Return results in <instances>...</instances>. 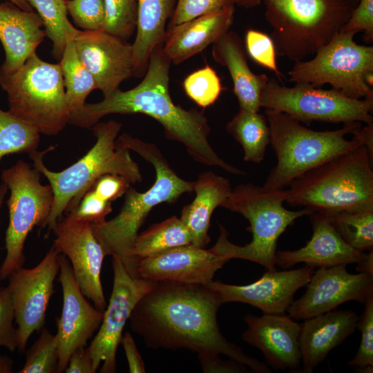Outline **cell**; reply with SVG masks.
Masks as SVG:
<instances>
[{"label":"cell","instance_id":"obj_41","mask_svg":"<svg viewBox=\"0 0 373 373\" xmlns=\"http://www.w3.org/2000/svg\"><path fill=\"white\" fill-rule=\"evenodd\" d=\"M112 210L111 202L104 199L90 188L84 193L77 205L66 213L76 220L93 225L105 221L106 216Z\"/></svg>","mask_w":373,"mask_h":373},{"label":"cell","instance_id":"obj_19","mask_svg":"<svg viewBox=\"0 0 373 373\" xmlns=\"http://www.w3.org/2000/svg\"><path fill=\"white\" fill-rule=\"evenodd\" d=\"M315 268L267 270L262 277L249 285H234L211 280L207 285L220 296L223 304L239 302L260 309L263 314H283L287 311L297 290L306 286Z\"/></svg>","mask_w":373,"mask_h":373},{"label":"cell","instance_id":"obj_4","mask_svg":"<svg viewBox=\"0 0 373 373\" xmlns=\"http://www.w3.org/2000/svg\"><path fill=\"white\" fill-rule=\"evenodd\" d=\"M116 143L135 151L151 163L155 171V180L144 192L130 186L124 194L119 213L111 220L91 226L106 256L119 258L129 274L137 277V263L131 251L141 226L156 205L175 202L182 194L193 192L194 181L181 178L154 144L127 133L117 137Z\"/></svg>","mask_w":373,"mask_h":373},{"label":"cell","instance_id":"obj_15","mask_svg":"<svg viewBox=\"0 0 373 373\" xmlns=\"http://www.w3.org/2000/svg\"><path fill=\"white\" fill-rule=\"evenodd\" d=\"M52 231L55 234L52 247L68 258L81 291L104 312L107 305L100 276L106 254L91 224L66 213Z\"/></svg>","mask_w":373,"mask_h":373},{"label":"cell","instance_id":"obj_46","mask_svg":"<svg viewBox=\"0 0 373 373\" xmlns=\"http://www.w3.org/2000/svg\"><path fill=\"white\" fill-rule=\"evenodd\" d=\"M220 354L198 355L202 371L205 373H242L248 372L246 365L229 358L224 361L219 357Z\"/></svg>","mask_w":373,"mask_h":373},{"label":"cell","instance_id":"obj_37","mask_svg":"<svg viewBox=\"0 0 373 373\" xmlns=\"http://www.w3.org/2000/svg\"><path fill=\"white\" fill-rule=\"evenodd\" d=\"M106 21L104 31L124 40L135 32L137 24V0H104Z\"/></svg>","mask_w":373,"mask_h":373},{"label":"cell","instance_id":"obj_24","mask_svg":"<svg viewBox=\"0 0 373 373\" xmlns=\"http://www.w3.org/2000/svg\"><path fill=\"white\" fill-rule=\"evenodd\" d=\"M234 12L231 5L167 28L162 45L165 55L179 64L200 53L229 30Z\"/></svg>","mask_w":373,"mask_h":373},{"label":"cell","instance_id":"obj_28","mask_svg":"<svg viewBox=\"0 0 373 373\" xmlns=\"http://www.w3.org/2000/svg\"><path fill=\"white\" fill-rule=\"evenodd\" d=\"M173 0H137L136 36L133 46L134 76H144L153 51L163 45Z\"/></svg>","mask_w":373,"mask_h":373},{"label":"cell","instance_id":"obj_52","mask_svg":"<svg viewBox=\"0 0 373 373\" xmlns=\"http://www.w3.org/2000/svg\"><path fill=\"white\" fill-rule=\"evenodd\" d=\"M9 1L13 3L21 9L26 11H33V8L29 3L28 0H8Z\"/></svg>","mask_w":373,"mask_h":373},{"label":"cell","instance_id":"obj_26","mask_svg":"<svg viewBox=\"0 0 373 373\" xmlns=\"http://www.w3.org/2000/svg\"><path fill=\"white\" fill-rule=\"evenodd\" d=\"M212 45L213 59L229 72L240 109L259 112L261 93L269 77L265 74L256 75L251 70L239 35L229 30Z\"/></svg>","mask_w":373,"mask_h":373},{"label":"cell","instance_id":"obj_3","mask_svg":"<svg viewBox=\"0 0 373 373\" xmlns=\"http://www.w3.org/2000/svg\"><path fill=\"white\" fill-rule=\"evenodd\" d=\"M269 128V144L277 162L262 185L285 189L296 178L325 161L365 145L373 153V124H345L333 131H314L286 113L265 109Z\"/></svg>","mask_w":373,"mask_h":373},{"label":"cell","instance_id":"obj_10","mask_svg":"<svg viewBox=\"0 0 373 373\" xmlns=\"http://www.w3.org/2000/svg\"><path fill=\"white\" fill-rule=\"evenodd\" d=\"M41 174L35 166L18 160L3 170L1 178L10 191L7 200L9 222L6 231V257L0 267L3 280L25 262L23 249L26 238L35 226L43 227L53 202L50 184L40 182Z\"/></svg>","mask_w":373,"mask_h":373},{"label":"cell","instance_id":"obj_13","mask_svg":"<svg viewBox=\"0 0 373 373\" xmlns=\"http://www.w3.org/2000/svg\"><path fill=\"white\" fill-rule=\"evenodd\" d=\"M113 285L109 303L104 311L98 332L86 348L97 371L114 373L116 353L124 326L140 300L157 283L129 274L121 260L113 256Z\"/></svg>","mask_w":373,"mask_h":373},{"label":"cell","instance_id":"obj_51","mask_svg":"<svg viewBox=\"0 0 373 373\" xmlns=\"http://www.w3.org/2000/svg\"><path fill=\"white\" fill-rule=\"evenodd\" d=\"M262 1V0H238L237 5L245 8H252L260 5Z\"/></svg>","mask_w":373,"mask_h":373},{"label":"cell","instance_id":"obj_22","mask_svg":"<svg viewBox=\"0 0 373 373\" xmlns=\"http://www.w3.org/2000/svg\"><path fill=\"white\" fill-rule=\"evenodd\" d=\"M309 216L313 229L311 239L302 248L276 251V265L283 269L303 262L313 267H331L361 263L367 254L348 245L325 215L312 212Z\"/></svg>","mask_w":373,"mask_h":373},{"label":"cell","instance_id":"obj_31","mask_svg":"<svg viewBox=\"0 0 373 373\" xmlns=\"http://www.w3.org/2000/svg\"><path fill=\"white\" fill-rule=\"evenodd\" d=\"M188 245H192L189 230L180 218L173 216L138 233L131 255L137 263L140 259Z\"/></svg>","mask_w":373,"mask_h":373},{"label":"cell","instance_id":"obj_12","mask_svg":"<svg viewBox=\"0 0 373 373\" xmlns=\"http://www.w3.org/2000/svg\"><path fill=\"white\" fill-rule=\"evenodd\" d=\"M260 107L286 113L306 124L319 121L373 124V98L352 99L335 90L308 84L287 87L274 78L269 79L261 93Z\"/></svg>","mask_w":373,"mask_h":373},{"label":"cell","instance_id":"obj_50","mask_svg":"<svg viewBox=\"0 0 373 373\" xmlns=\"http://www.w3.org/2000/svg\"><path fill=\"white\" fill-rule=\"evenodd\" d=\"M12 372V360L8 356L0 355V373H10Z\"/></svg>","mask_w":373,"mask_h":373},{"label":"cell","instance_id":"obj_2","mask_svg":"<svg viewBox=\"0 0 373 373\" xmlns=\"http://www.w3.org/2000/svg\"><path fill=\"white\" fill-rule=\"evenodd\" d=\"M171 62L162 45L152 52L142 81L128 90L116 89L104 99L86 104L69 124L90 128L111 114H143L158 122L166 137L184 145L197 162L217 166L235 175L246 173L223 160L209 143L210 126L202 111L176 105L169 92Z\"/></svg>","mask_w":373,"mask_h":373},{"label":"cell","instance_id":"obj_29","mask_svg":"<svg viewBox=\"0 0 373 373\" xmlns=\"http://www.w3.org/2000/svg\"><path fill=\"white\" fill-rule=\"evenodd\" d=\"M75 36L68 37L59 61L70 113V121L80 113L88 95L97 89L94 78L77 53Z\"/></svg>","mask_w":373,"mask_h":373},{"label":"cell","instance_id":"obj_33","mask_svg":"<svg viewBox=\"0 0 373 373\" xmlns=\"http://www.w3.org/2000/svg\"><path fill=\"white\" fill-rule=\"evenodd\" d=\"M40 133L9 111L0 109V160L16 153L37 151Z\"/></svg>","mask_w":373,"mask_h":373},{"label":"cell","instance_id":"obj_43","mask_svg":"<svg viewBox=\"0 0 373 373\" xmlns=\"http://www.w3.org/2000/svg\"><path fill=\"white\" fill-rule=\"evenodd\" d=\"M15 313L8 287H0V347L13 352L17 349V327L14 325Z\"/></svg>","mask_w":373,"mask_h":373},{"label":"cell","instance_id":"obj_17","mask_svg":"<svg viewBox=\"0 0 373 373\" xmlns=\"http://www.w3.org/2000/svg\"><path fill=\"white\" fill-rule=\"evenodd\" d=\"M63 293L61 314L57 322L58 342L57 372L65 371L72 353L85 346L99 329L104 312L91 305L86 299L74 276L66 257L59 255V278Z\"/></svg>","mask_w":373,"mask_h":373},{"label":"cell","instance_id":"obj_48","mask_svg":"<svg viewBox=\"0 0 373 373\" xmlns=\"http://www.w3.org/2000/svg\"><path fill=\"white\" fill-rule=\"evenodd\" d=\"M66 373H95L96 370L85 346L76 349L70 356L65 369Z\"/></svg>","mask_w":373,"mask_h":373},{"label":"cell","instance_id":"obj_40","mask_svg":"<svg viewBox=\"0 0 373 373\" xmlns=\"http://www.w3.org/2000/svg\"><path fill=\"white\" fill-rule=\"evenodd\" d=\"M68 15L83 30H103L106 21L104 0H66Z\"/></svg>","mask_w":373,"mask_h":373},{"label":"cell","instance_id":"obj_11","mask_svg":"<svg viewBox=\"0 0 373 373\" xmlns=\"http://www.w3.org/2000/svg\"><path fill=\"white\" fill-rule=\"evenodd\" d=\"M354 32H339L320 48L313 59L294 62L289 81L321 88L325 84L345 96L373 98V90L365 78L373 72V47L358 45Z\"/></svg>","mask_w":373,"mask_h":373},{"label":"cell","instance_id":"obj_32","mask_svg":"<svg viewBox=\"0 0 373 373\" xmlns=\"http://www.w3.org/2000/svg\"><path fill=\"white\" fill-rule=\"evenodd\" d=\"M28 1L44 22L46 37L52 42V55L60 60L68 37L79 31L68 20L66 0Z\"/></svg>","mask_w":373,"mask_h":373},{"label":"cell","instance_id":"obj_38","mask_svg":"<svg viewBox=\"0 0 373 373\" xmlns=\"http://www.w3.org/2000/svg\"><path fill=\"white\" fill-rule=\"evenodd\" d=\"M362 314L358 316L356 328L361 334V343L354 357L348 365L359 372L372 373L373 367V296L364 303Z\"/></svg>","mask_w":373,"mask_h":373},{"label":"cell","instance_id":"obj_25","mask_svg":"<svg viewBox=\"0 0 373 373\" xmlns=\"http://www.w3.org/2000/svg\"><path fill=\"white\" fill-rule=\"evenodd\" d=\"M46 37L39 15L26 11L8 1L0 3V41L6 59L0 70L12 72L20 68Z\"/></svg>","mask_w":373,"mask_h":373},{"label":"cell","instance_id":"obj_36","mask_svg":"<svg viewBox=\"0 0 373 373\" xmlns=\"http://www.w3.org/2000/svg\"><path fill=\"white\" fill-rule=\"evenodd\" d=\"M58 342L55 334L44 329L32 346L27 351L26 361L19 373L57 372Z\"/></svg>","mask_w":373,"mask_h":373},{"label":"cell","instance_id":"obj_44","mask_svg":"<svg viewBox=\"0 0 373 373\" xmlns=\"http://www.w3.org/2000/svg\"><path fill=\"white\" fill-rule=\"evenodd\" d=\"M340 32H363L364 41L372 42L373 0H358Z\"/></svg>","mask_w":373,"mask_h":373},{"label":"cell","instance_id":"obj_6","mask_svg":"<svg viewBox=\"0 0 373 373\" xmlns=\"http://www.w3.org/2000/svg\"><path fill=\"white\" fill-rule=\"evenodd\" d=\"M93 127L95 144L85 155L61 171H52L44 163V155L53 146L30 153L33 166L48 180L54 195L50 214L42 227L53 230L63 213L75 207L84 193L104 175H119L133 184L142 181L140 168L130 150L116 143L122 124L111 120L97 122Z\"/></svg>","mask_w":373,"mask_h":373},{"label":"cell","instance_id":"obj_23","mask_svg":"<svg viewBox=\"0 0 373 373\" xmlns=\"http://www.w3.org/2000/svg\"><path fill=\"white\" fill-rule=\"evenodd\" d=\"M358 318L352 309H333L305 319L299 336L301 372L312 373L330 351L354 332Z\"/></svg>","mask_w":373,"mask_h":373},{"label":"cell","instance_id":"obj_8","mask_svg":"<svg viewBox=\"0 0 373 373\" xmlns=\"http://www.w3.org/2000/svg\"><path fill=\"white\" fill-rule=\"evenodd\" d=\"M276 55L304 60L327 44L356 6L353 0H262Z\"/></svg>","mask_w":373,"mask_h":373},{"label":"cell","instance_id":"obj_5","mask_svg":"<svg viewBox=\"0 0 373 373\" xmlns=\"http://www.w3.org/2000/svg\"><path fill=\"white\" fill-rule=\"evenodd\" d=\"M288 186L285 202L326 216L373 209L372 153L359 146L307 171Z\"/></svg>","mask_w":373,"mask_h":373},{"label":"cell","instance_id":"obj_39","mask_svg":"<svg viewBox=\"0 0 373 373\" xmlns=\"http://www.w3.org/2000/svg\"><path fill=\"white\" fill-rule=\"evenodd\" d=\"M245 48L250 58L258 65L273 71L282 81L276 61V52L270 35L262 31L249 28L245 36Z\"/></svg>","mask_w":373,"mask_h":373},{"label":"cell","instance_id":"obj_49","mask_svg":"<svg viewBox=\"0 0 373 373\" xmlns=\"http://www.w3.org/2000/svg\"><path fill=\"white\" fill-rule=\"evenodd\" d=\"M356 270L373 276V252L370 251L365 259L357 265Z\"/></svg>","mask_w":373,"mask_h":373},{"label":"cell","instance_id":"obj_54","mask_svg":"<svg viewBox=\"0 0 373 373\" xmlns=\"http://www.w3.org/2000/svg\"><path fill=\"white\" fill-rule=\"evenodd\" d=\"M355 3H358V0H353Z\"/></svg>","mask_w":373,"mask_h":373},{"label":"cell","instance_id":"obj_20","mask_svg":"<svg viewBox=\"0 0 373 373\" xmlns=\"http://www.w3.org/2000/svg\"><path fill=\"white\" fill-rule=\"evenodd\" d=\"M229 260L193 245L140 259L137 276L155 282L207 285Z\"/></svg>","mask_w":373,"mask_h":373},{"label":"cell","instance_id":"obj_53","mask_svg":"<svg viewBox=\"0 0 373 373\" xmlns=\"http://www.w3.org/2000/svg\"><path fill=\"white\" fill-rule=\"evenodd\" d=\"M8 191V189L5 183L3 182L0 184V214H1V209L3 203L4 198L6 197V195Z\"/></svg>","mask_w":373,"mask_h":373},{"label":"cell","instance_id":"obj_27","mask_svg":"<svg viewBox=\"0 0 373 373\" xmlns=\"http://www.w3.org/2000/svg\"><path fill=\"white\" fill-rule=\"evenodd\" d=\"M232 191L229 180L211 171L202 172L194 181V200L185 205L180 220L189 230L192 245L204 248L210 242L209 229L211 217Z\"/></svg>","mask_w":373,"mask_h":373},{"label":"cell","instance_id":"obj_18","mask_svg":"<svg viewBox=\"0 0 373 373\" xmlns=\"http://www.w3.org/2000/svg\"><path fill=\"white\" fill-rule=\"evenodd\" d=\"M75 42L81 60L104 97L134 76L133 46L124 39L104 30H79Z\"/></svg>","mask_w":373,"mask_h":373},{"label":"cell","instance_id":"obj_1","mask_svg":"<svg viewBox=\"0 0 373 373\" xmlns=\"http://www.w3.org/2000/svg\"><path fill=\"white\" fill-rule=\"evenodd\" d=\"M222 305L218 294L207 285L157 282L137 303L128 321L149 348L223 354L254 372H271L266 363L222 334L217 321Z\"/></svg>","mask_w":373,"mask_h":373},{"label":"cell","instance_id":"obj_45","mask_svg":"<svg viewBox=\"0 0 373 373\" xmlns=\"http://www.w3.org/2000/svg\"><path fill=\"white\" fill-rule=\"evenodd\" d=\"M130 184L121 175L106 174L98 178L90 188L102 198L112 202L126 193Z\"/></svg>","mask_w":373,"mask_h":373},{"label":"cell","instance_id":"obj_34","mask_svg":"<svg viewBox=\"0 0 373 373\" xmlns=\"http://www.w3.org/2000/svg\"><path fill=\"white\" fill-rule=\"evenodd\" d=\"M341 238L359 251L373 249V209L327 216Z\"/></svg>","mask_w":373,"mask_h":373},{"label":"cell","instance_id":"obj_42","mask_svg":"<svg viewBox=\"0 0 373 373\" xmlns=\"http://www.w3.org/2000/svg\"><path fill=\"white\" fill-rule=\"evenodd\" d=\"M237 3L238 0H178L168 28Z\"/></svg>","mask_w":373,"mask_h":373},{"label":"cell","instance_id":"obj_47","mask_svg":"<svg viewBox=\"0 0 373 373\" xmlns=\"http://www.w3.org/2000/svg\"><path fill=\"white\" fill-rule=\"evenodd\" d=\"M128 361L131 373H144V363L137 350L135 341L129 332L122 336L121 342Z\"/></svg>","mask_w":373,"mask_h":373},{"label":"cell","instance_id":"obj_30","mask_svg":"<svg viewBox=\"0 0 373 373\" xmlns=\"http://www.w3.org/2000/svg\"><path fill=\"white\" fill-rule=\"evenodd\" d=\"M225 128L242 146L245 161L259 164L264 160L269 144V128L265 115L240 109Z\"/></svg>","mask_w":373,"mask_h":373},{"label":"cell","instance_id":"obj_16","mask_svg":"<svg viewBox=\"0 0 373 373\" xmlns=\"http://www.w3.org/2000/svg\"><path fill=\"white\" fill-rule=\"evenodd\" d=\"M306 286L305 293L294 300L287 311L294 319L305 320L350 300L364 304L373 296V276L363 272L350 274L343 265L321 267L314 272Z\"/></svg>","mask_w":373,"mask_h":373},{"label":"cell","instance_id":"obj_7","mask_svg":"<svg viewBox=\"0 0 373 373\" xmlns=\"http://www.w3.org/2000/svg\"><path fill=\"white\" fill-rule=\"evenodd\" d=\"M286 197L285 189H269L251 183L236 186L221 207L241 214L249 221L247 230L252 240L244 246L236 245L229 240L227 230L220 224L219 237L210 250L228 260H247L267 270L276 269L279 237L297 218L312 212L305 208L288 210L283 205Z\"/></svg>","mask_w":373,"mask_h":373},{"label":"cell","instance_id":"obj_21","mask_svg":"<svg viewBox=\"0 0 373 373\" xmlns=\"http://www.w3.org/2000/svg\"><path fill=\"white\" fill-rule=\"evenodd\" d=\"M243 321L247 328L242 339L261 351L267 365L276 371L300 370V323L285 313L263 314L261 316L249 314Z\"/></svg>","mask_w":373,"mask_h":373},{"label":"cell","instance_id":"obj_9","mask_svg":"<svg viewBox=\"0 0 373 373\" xmlns=\"http://www.w3.org/2000/svg\"><path fill=\"white\" fill-rule=\"evenodd\" d=\"M0 86L9 111L40 134L57 135L70 118L59 63L41 59L36 53L12 72L0 70Z\"/></svg>","mask_w":373,"mask_h":373},{"label":"cell","instance_id":"obj_35","mask_svg":"<svg viewBox=\"0 0 373 373\" xmlns=\"http://www.w3.org/2000/svg\"><path fill=\"white\" fill-rule=\"evenodd\" d=\"M183 88L186 95L202 108L213 105L222 90L220 79L216 70L209 65L186 77Z\"/></svg>","mask_w":373,"mask_h":373},{"label":"cell","instance_id":"obj_14","mask_svg":"<svg viewBox=\"0 0 373 373\" xmlns=\"http://www.w3.org/2000/svg\"><path fill=\"white\" fill-rule=\"evenodd\" d=\"M60 254L52 247L35 267H23L8 277L15 321L17 325L18 351L25 352L33 332L43 327L46 312L54 292V281L59 271Z\"/></svg>","mask_w":373,"mask_h":373}]
</instances>
